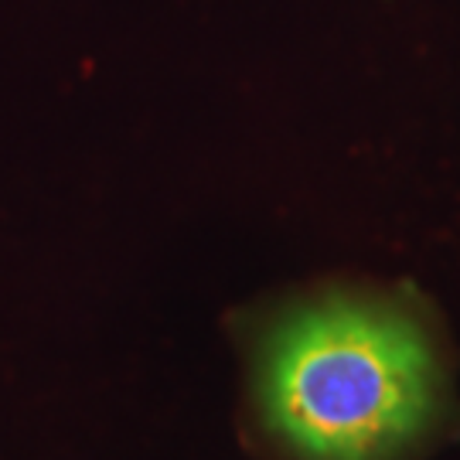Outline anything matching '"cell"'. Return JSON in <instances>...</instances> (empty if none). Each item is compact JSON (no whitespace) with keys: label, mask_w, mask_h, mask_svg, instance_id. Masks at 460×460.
Returning <instances> with one entry per match:
<instances>
[{"label":"cell","mask_w":460,"mask_h":460,"mask_svg":"<svg viewBox=\"0 0 460 460\" xmlns=\"http://www.w3.org/2000/svg\"><path fill=\"white\" fill-rule=\"evenodd\" d=\"M260 402L304 460H389L440 406L420 321L368 296H328L279 321L263 348Z\"/></svg>","instance_id":"1"}]
</instances>
